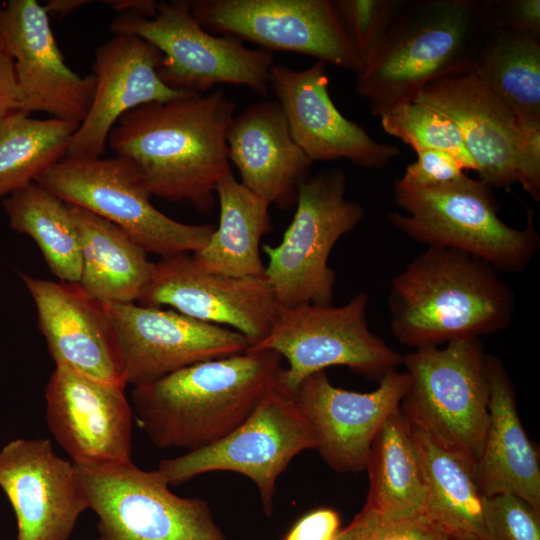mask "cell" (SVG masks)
<instances>
[{
  "label": "cell",
  "mask_w": 540,
  "mask_h": 540,
  "mask_svg": "<svg viewBox=\"0 0 540 540\" xmlns=\"http://www.w3.org/2000/svg\"><path fill=\"white\" fill-rule=\"evenodd\" d=\"M20 276L55 366L126 387L116 334L104 305L78 283Z\"/></svg>",
  "instance_id": "obj_22"
},
{
  "label": "cell",
  "mask_w": 540,
  "mask_h": 540,
  "mask_svg": "<svg viewBox=\"0 0 540 540\" xmlns=\"http://www.w3.org/2000/svg\"><path fill=\"white\" fill-rule=\"evenodd\" d=\"M409 377L400 410L415 429L476 466L489 419L487 354L480 339L403 355Z\"/></svg>",
  "instance_id": "obj_6"
},
{
  "label": "cell",
  "mask_w": 540,
  "mask_h": 540,
  "mask_svg": "<svg viewBox=\"0 0 540 540\" xmlns=\"http://www.w3.org/2000/svg\"><path fill=\"white\" fill-rule=\"evenodd\" d=\"M483 517L490 540H540V512L519 496H484Z\"/></svg>",
  "instance_id": "obj_35"
},
{
  "label": "cell",
  "mask_w": 540,
  "mask_h": 540,
  "mask_svg": "<svg viewBox=\"0 0 540 540\" xmlns=\"http://www.w3.org/2000/svg\"><path fill=\"white\" fill-rule=\"evenodd\" d=\"M339 530L338 512L319 508L298 519L282 540H334Z\"/></svg>",
  "instance_id": "obj_39"
},
{
  "label": "cell",
  "mask_w": 540,
  "mask_h": 540,
  "mask_svg": "<svg viewBox=\"0 0 540 540\" xmlns=\"http://www.w3.org/2000/svg\"><path fill=\"white\" fill-rule=\"evenodd\" d=\"M80 123L36 119L22 110L0 120V200L36 182L66 157Z\"/></svg>",
  "instance_id": "obj_32"
},
{
  "label": "cell",
  "mask_w": 540,
  "mask_h": 540,
  "mask_svg": "<svg viewBox=\"0 0 540 540\" xmlns=\"http://www.w3.org/2000/svg\"><path fill=\"white\" fill-rule=\"evenodd\" d=\"M393 199L403 212H390L388 219L403 234L427 247L467 253L500 273L522 272L540 248L533 210L526 209L524 228L507 225L491 187L467 174L430 188L394 185Z\"/></svg>",
  "instance_id": "obj_5"
},
{
  "label": "cell",
  "mask_w": 540,
  "mask_h": 540,
  "mask_svg": "<svg viewBox=\"0 0 540 540\" xmlns=\"http://www.w3.org/2000/svg\"><path fill=\"white\" fill-rule=\"evenodd\" d=\"M110 31L136 35L156 47L162 54L158 75L175 91L205 94L217 84H232L268 95L273 52L207 31L192 15L189 0L158 2L153 17L120 14Z\"/></svg>",
  "instance_id": "obj_7"
},
{
  "label": "cell",
  "mask_w": 540,
  "mask_h": 540,
  "mask_svg": "<svg viewBox=\"0 0 540 540\" xmlns=\"http://www.w3.org/2000/svg\"><path fill=\"white\" fill-rule=\"evenodd\" d=\"M74 466L106 540H228L207 501L174 494L158 470L132 460Z\"/></svg>",
  "instance_id": "obj_11"
},
{
  "label": "cell",
  "mask_w": 540,
  "mask_h": 540,
  "mask_svg": "<svg viewBox=\"0 0 540 540\" xmlns=\"http://www.w3.org/2000/svg\"><path fill=\"white\" fill-rule=\"evenodd\" d=\"M92 3L90 0H50L43 5L45 11L50 16L62 17L78 9L81 6Z\"/></svg>",
  "instance_id": "obj_42"
},
{
  "label": "cell",
  "mask_w": 540,
  "mask_h": 540,
  "mask_svg": "<svg viewBox=\"0 0 540 540\" xmlns=\"http://www.w3.org/2000/svg\"><path fill=\"white\" fill-rule=\"evenodd\" d=\"M104 3L119 14L131 13L144 17H153L158 6L154 0H109Z\"/></svg>",
  "instance_id": "obj_41"
},
{
  "label": "cell",
  "mask_w": 540,
  "mask_h": 540,
  "mask_svg": "<svg viewBox=\"0 0 540 540\" xmlns=\"http://www.w3.org/2000/svg\"><path fill=\"white\" fill-rule=\"evenodd\" d=\"M383 130L415 152L440 150L457 158L466 170H476L459 129L443 113L425 104L400 103L380 114Z\"/></svg>",
  "instance_id": "obj_33"
},
{
  "label": "cell",
  "mask_w": 540,
  "mask_h": 540,
  "mask_svg": "<svg viewBox=\"0 0 540 540\" xmlns=\"http://www.w3.org/2000/svg\"><path fill=\"white\" fill-rule=\"evenodd\" d=\"M451 540H479L472 536H460V537H452Z\"/></svg>",
  "instance_id": "obj_43"
},
{
  "label": "cell",
  "mask_w": 540,
  "mask_h": 540,
  "mask_svg": "<svg viewBox=\"0 0 540 540\" xmlns=\"http://www.w3.org/2000/svg\"><path fill=\"white\" fill-rule=\"evenodd\" d=\"M0 47L14 63L23 112L81 123L94 95V74L80 76L65 63L50 17L36 0L0 5Z\"/></svg>",
  "instance_id": "obj_17"
},
{
  "label": "cell",
  "mask_w": 540,
  "mask_h": 540,
  "mask_svg": "<svg viewBox=\"0 0 540 540\" xmlns=\"http://www.w3.org/2000/svg\"><path fill=\"white\" fill-rule=\"evenodd\" d=\"M20 108L14 63L0 47V120Z\"/></svg>",
  "instance_id": "obj_40"
},
{
  "label": "cell",
  "mask_w": 540,
  "mask_h": 540,
  "mask_svg": "<svg viewBox=\"0 0 540 540\" xmlns=\"http://www.w3.org/2000/svg\"><path fill=\"white\" fill-rule=\"evenodd\" d=\"M124 391V386L55 366L45 387V418L73 463L131 460L134 412Z\"/></svg>",
  "instance_id": "obj_18"
},
{
  "label": "cell",
  "mask_w": 540,
  "mask_h": 540,
  "mask_svg": "<svg viewBox=\"0 0 540 540\" xmlns=\"http://www.w3.org/2000/svg\"><path fill=\"white\" fill-rule=\"evenodd\" d=\"M490 0H402L356 73L374 116L413 101L428 84L469 74L494 29Z\"/></svg>",
  "instance_id": "obj_3"
},
{
  "label": "cell",
  "mask_w": 540,
  "mask_h": 540,
  "mask_svg": "<svg viewBox=\"0 0 540 540\" xmlns=\"http://www.w3.org/2000/svg\"><path fill=\"white\" fill-rule=\"evenodd\" d=\"M161 58L162 54L151 43L126 33L114 34L96 49L92 103L72 137L66 157H101L109 134L122 115L184 93L169 88L160 79Z\"/></svg>",
  "instance_id": "obj_23"
},
{
  "label": "cell",
  "mask_w": 540,
  "mask_h": 540,
  "mask_svg": "<svg viewBox=\"0 0 540 540\" xmlns=\"http://www.w3.org/2000/svg\"><path fill=\"white\" fill-rule=\"evenodd\" d=\"M489 419L476 480L484 496L511 493L540 512V461L520 420L512 382L501 360L487 354Z\"/></svg>",
  "instance_id": "obj_25"
},
{
  "label": "cell",
  "mask_w": 540,
  "mask_h": 540,
  "mask_svg": "<svg viewBox=\"0 0 540 540\" xmlns=\"http://www.w3.org/2000/svg\"><path fill=\"white\" fill-rule=\"evenodd\" d=\"M500 274L467 253L427 247L391 282L393 335L419 349L505 330L514 319L515 296Z\"/></svg>",
  "instance_id": "obj_4"
},
{
  "label": "cell",
  "mask_w": 540,
  "mask_h": 540,
  "mask_svg": "<svg viewBox=\"0 0 540 540\" xmlns=\"http://www.w3.org/2000/svg\"><path fill=\"white\" fill-rule=\"evenodd\" d=\"M113 325L126 385H140L187 366L242 353L243 334L169 308L103 304Z\"/></svg>",
  "instance_id": "obj_15"
},
{
  "label": "cell",
  "mask_w": 540,
  "mask_h": 540,
  "mask_svg": "<svg viewBox=\"0 0 540 540\" xmlns=\"http://www.w3.org/2000/svg\"><path fill=\"white\" fill-rule=\"evenodd\" d=\"M417 159L409 164L395 186L405 189L436 187L464 176L463 164L453 155L440 150L416 152Z\"/></svg>",
  "instance_id": "obj_37"
},
{
  "label": "cell",
  "mask_w": 540,
  "mask_h": 540,
  "mask_svg": "<svg viewBox=\"0 0 540 540\" xmlns=\"http://www.w3.org/2000/svg\"><path fill=\"white\" fill-rule=\"evenodd\" d=\"M10 227L32 238L50 272L62 282L78 283L81 252L67 203L33 182L3 199Z\"/></svg>",
  "instance_id": "obj_31"
},
{
  "label": "cell",
  "mask_w": 540,
  "mask_h": 540,
  "mask_svg": "<svg viewBox=\"0 0 540 540\" xmlns=\"http://www.w3.org/2000/svg\"><path fill=\"white\" fill-rule=\"evenodd\" d=\"M413 101L451 119L481 181L493 188L519 184L540 200V131L531 129L472 74L424 87Z\"/></svg>",
  "instance_id": "obj_12"
},
{
  "label": "cell",
  "mask_w": 540,
  "mask_h": 540,
  "mask_svg": "<svg viewBox=\"0 0 540 540\" xmlns=\"http://www.w3.org/2000/svg\"><path fill=\"white\" fill-rule=\"evenodd\" d=\"M327 64L317 60L303 70L274 64L269 91L280 104L291 135L314 163L347 159L366 169L386 167L400 154L396 145L372 138L359 124L347 119L329 94Z\"/></svg>",
  "instance_id": "obj_20"
},
{
  "label": "cell",
  "mask_w": 540,
  "mask_h": 540,
  "mask_svg": "<svg viewBox=\"0 0 540 540\" xmlns=\"http://www.w3.org/2000/svg\"><path fill=\"white\" fill-rule=\"evenodd\" d=\"M378 382L371 392L349 391L334 386L323 370L307 377L294 394L313 431L315 450L336 472L365 471L374 437L400 407L409 377L394 369Z\"/></svg>",
  "instance_id": "obj_19"
},
{
  "label": "cell",
  "mask_w": 540,
  "mask_h": 540,
  "mask_svg": "<svg viewBox=\"0 0 540 540\" xmlns=\"http://www.w3.org/2000/svg\"><path fill=\"white\" fill-rule=\"evenodd\" d=\"M343 25L363 62L392 23L402 0H335Z\"/></svg>",
  "instance_id": "obj_36"
},
{
  "label": "cell",
  "mask_w": 540,
  "mask_h": 540,
  "mask_svg": "<svg viewBox=\"0 0 540 540\" xmlns=\"http://www.w3.org/2000/svg\"><path fill=\"white\" fill-rule=\"evenodd\" d=\"M368 303V294L359 292L342 306L279 307L268 334L249 349L273 350L287 359L277 382L293 396L307 377L332 366L379 381L403 364V355L369 329Z\"/></svg>",
  "instance_id": "obj_10"
},
{
  "label": "cell",
  "mask_w": 540,
  "mask_h": 540,
  "mask_svg": "<svg viewBox=\"0 0 540 540\" xmlns=\"http://www.w3.org/2000/svg\"><path fill=\"white\" fill-rule=\"evenodd\" d=\"M425 516L396 519L364 506L334 540H451Z\"/></svg>",
  "instance_id": "obj_34"
},
{
  "label": "cell",
  "mask_w": 540,
  "mask_h": 540,
  "mask_svg": "<svg viewBox=\"0 0 540 540\" xmlns=\"http://www.w3.org/2000/svg\"><path fill=\"white\" fill-rule=\"evenodd\" d=\"M36 183L63 202L117 225L147 254L195 253L210 240L213 225L179 222L158 210L139 171L126 158L64 157Z\"/></svg>",
  "instance_id": "obj_9"
},
{
  "label": "cell",
  "mask_w": 540,
  "mask_h": 540,
  "mask_svg": "<svg viewBox=\"0 0 540 540\" xmlns=\"http://www.w3.org/2000/svg\"><path fill=\"white\" fill-rule=\"evenodd\" d=\"M189 5L211 33L271 52L304 54L355 73L363 65L335 0H189Z\"/></svg>",
  "instance_id": "obj_14"
},
{
  "label": "cell",
  "mask_w": 540,
  "mask_h": 540,
  "mask_svg": "<svg viewBox=\"0 0 540 540\" xmlns=\"http://www.w3.org/2000/svg\"><path fill=\"white\" fill-rule=\"evenodd\" d=\"M226 143L241 184L279 209L296 205L313 162L294 141L276 100L250 104L234 115Z\"/></svg>",
  "instance_id": "obj_24"
},
{
  "label": "cell",
  "mask_w": 540,
  "mask_h": 540,
  "mask_svg": "<svg viewBox=\"0 0 540 540\" xmlns=\"http://www.w3.org/2000/svg\"><path fill=\"white\" fill-rule=\"evenodd\" d=\"M137 303L231 326L247 337L251 345L268 334L279 309L265 276L237 278L207 273L198 267L192 253L152 262Z\"/></svg>",
  "instance_id": "obj_16"
},
{
  "label": "cell",
  "mask_w": 540,
  "mask_h": 540,
  "mask_svg": "<svg viewBox=\"0 0 540 540\" xmlns=\"http://www.w3.org/2000/svg\"><path fill=\"white\" fill-rule=\"evenodd\" d=\"M0 488L16 516L17 540H69L88 509L74 463L47 438H18L0 449Z\"/></svg>",
  "instance_id": "obj_21"
},
{
  "label": "cell",
  "mask_w": 540,
  "mask_h": 540,
  "mask_svg": "<svg viewBox=\"0 0 540 540\" xmlns=\"http://www.w3.org/2000/svg\"><path fill=\"white\" fill-rule=\"evenodd\" d=\"M219 224L209 242L192 256L207 273L246 278L264 276L262 237L271 231L270 204L247 189L232 172L217 187Z\"/></svg>",
  "instance_id": "obj_27"
},
{
  "label": "cell",
  "mask_w": 540,
  "mask_h": 540,
  "mask_svg": "<svg viewBox=\"0 0 540 540\" xmlns=\"http://www.w3.org/2000/svg\"><path fill=\"white\" fill-rule=\"evenodd\" d=\"M95 540H106L105 538H103L102 536L98 537L97 539Z\"/></svg>",
  "instance_id": "obj_44"
},
{
  "label": "cell",
  "mask_w": 540,
  "mask_h": 540,
  "mask_svg": "<svg viewBox=\"0 0 540 540\" xmlns=\"http://www.w3.org/2000/svg\"><path fill=\"white\" fill-rule=\"evenodd\" d=\"M347 177L338 168L322 169L304 180L296 211L277 246L264 245V276L279 307L330 305L336 281L328 265L337 241L363 219L360 203L346 199Z\"/></svg>",
  "instance_id": "obj_8"
},
{
  "label": "cell",
  "mask_w": 540,
  "mask_h": 540,
  "mask_svg": "<svg viewBox=\"0 0 540 540\" xmlns=\"http://www.w3.org/2000/svg\"><path fill=\"white\" fill-rule=\"evenodd\" d=\"M236 103L223 90L184 92L122 115L107 145L139 171L151 196L209 211L231 172L226 133Z\"/></svg>",
  "instance_id": "obj_1"
},
{
  "label": "cell",
  "mask_w": 540,
  "mask_h": 540,
  "mask_svg": "<svg viewBox=\"0 0 540 540\" xmlns=\"http://www.w3.org/2000/svg\"><path fill=\"white\" fill-rule=\"evenodd\" d=\"M365 506L396 519L423 515L424 486L413 432L400 407L383 422L371 444Z\"/></svg>",
  "instance_id": "obj_29"
},
{
  "label": "cell",
  "mask_w": 540,
  "mask_h": 540,
  "mask_svg": "<svg viewBox=\"0 0 540 540\" xmlns=\"http://www.w3.org/2000/svg\"><path fill=\"white\" fill-rule=\"evenodd\" d=\"M495 28L522 33L540 40L539 0H490Z\"/></svg>",
  "instance_id": "obj_38"
},
{
  "label": "cell",
  "mask_w": 540,
  "mask_h": 540,
  "mask_svg": "<svg viewBox=\"0 0 540 540\" xmlns=\"http://www.w3.org/2000/svg\"><path fill=\"white\" fill-rule=\"evenodd\" d=\"M411 426V425H410ZM424 486L423 515L450 537L490 540L475 466L411 426Z\"/></svg>",
  "instance_id": "obj_28"
},
{
  "label": "cell",
  "mask_w": 540,
  "mask_h": 540,
  "mask_svg": "<svg viewBox=\"0 0 540 540\" xmlns=\"http://www.w3.org/2000/svg\"><path fill=\"white\" fill-rule=\"evenodd\" d=\"M525 125L540 131V40L494 28L470 72Z\"/></svg>",
  "instance_id": "obj_30"
},
{
  "label": "cell",
  "mask_w": 540,
  "mask_h": 540,
  "mask_svg": "<svg viewBox=\"0 0 540 540\" xmlns=\"http://www.w3.org/2000/svg\"><path fill=\"white\" fill-rule=\"evenodd\" d=\"M315 445L294 396L276 382L249 417L223 439L162 460L157 470L170 485L213 471L242 474L255 483L263 512L270 516L278 477L295 456Z\"/></svg>",
  "instance_id": "obj_13"
},
{
  "label": "cell",
  "mask_w": 540,
  "mask_h": 540,
  "mask_svg": "<svg viewBox=\"0 0 540 540\" xmlns=\"http://www.w3.org/2000/svg\"><path fill=\"white\" fill-rule=\"evenodd\" d=\"M68 206L80 241L78 285L102 304L137 302L152 266L145 250L112 222Z\"/></svg>",
  "instance_id": "obj_26"
},
{
  "label": "cell",
  "mask_w": 540,
  "mask_h": 540,
  "mask_svg": "<svg viewBox=\"0 0 540 540\" xmlns=\"http://www.w3.org/2000/svg\"><path fill=\"white\" fill-rule=\"evenodd\" d=\"M282 359L273 350L248 349L133 386L134 416L159 449H202L249 417L276 384Z\"/></svg>",
  "instance_id": "obj_2"
}]
</instances>
